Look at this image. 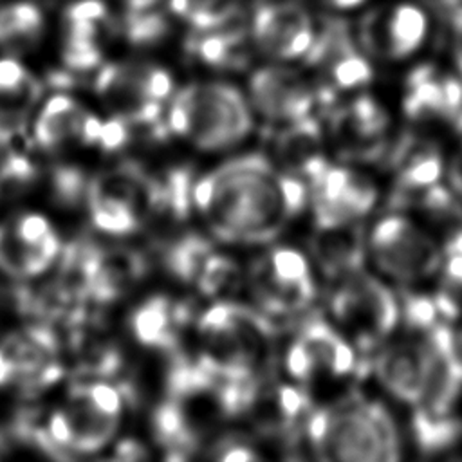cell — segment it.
I'll use <instances>...</instances> for the list:
<instances>
[{
  "mask_svg": "<svg viewBox=\"0 0 462 462\" xmlns=\"http://www.w3.org/2000/svg\"><path fill=\"white\" fill-rule=\"evenodd\" d=\"M309 186L267 157H235L193 184V204L211 233L229 244H267L305 208Z\"/></svg>",
  "mask_w": 462,
  "mask_h": 462,
  "instance_id": "cell-1",
  "label": "cell"
},
{
  "mask_svg": "<svg viewBox=\"0 0 462 462\" xmlns=\"http://www.w3.org/2000/svg\"><path fill=\"white\" fill-rule=\"evenodd\" d=\"M305 437L318 458L346 462H392L401 457L392 413L377 401L357 395L312 410Z\"/></svg>",
  "mask_w": 462,
  "mask_h": 462,
  "instance_id": "cell-2",
  "label": "cell"
},
{
  "mask_svg": "<svg viewBox=\"0 0 462 462\" xmlns=\"http://www.w3.org/2000/svg\"><path fill=\"white\" fill-rule=\"evenodd\" d=\"M274 334L271 316L260 309L217 301L199 316L197 357L220 379H249L263 374Z\"/></svg>",
  "mask_w": 462,
  "mask_h": 462,
  "instance_id": "cell-3",
  "label": "cell"
},
{
  "mask_svg": "<svg viewBox=\"0 0 462 462\" xmlns=\"http://www.w3.org/2000/svg\"><path fill=\"white\" fill-rule=\"evenodd\" d=\"M462 399V365L453 350V327L440 321L428 332V366L419 401L411 406V437L424 455L451 448L462 435L457 408Z\"/></svg>",
  "mask_w": 462,
  "mask_h": 462,
  "instance_id": "cell-4",
  "label": "cell"
},
{
  "mask_svg": "<svg viewBox=\"0 0 462 462\" xmlns=\"http://www.w3.org/2000/svg\"><path fill=\"white\" fill-rule=\"evenodd\" d=\"M171 134L193 146L217 152L245 139L253 117L242 92L227 83H193L179 90L166 114Z\"/></svg>",
  "mask_w": 462,
  "mask_h": 462,
  "instance_id": "cell-5",
  "label": "cell"
},
{
  "mask_svg": "<svg viewBox=\"0 0 462 462\" xmlns=\"http://www.w3.org/2000/svg\"><path fill=\"white\" fill-rule=\"evenodd\" d=\"M128 390L106 381L79 383L70 388L61 408L45 422L51 442L61 458L103 449L116 435Z\"/></svg>",
  "mask_w": 462,
  "mask_h": 462,
  "instance_id": "cell-6",
  "label": "cell"
},
{
  "mask_svg": "<svg viewBox=\"0 0 462 462\" xmlns=\"http://www.w3.org/2000/svg\"><path fill=\"white\" fill-rule=\"evenodd\" d=\"M94 88L114 117L144 130L153 141L170 134L162 103L173 90V79L164 67L150 61L110 63L97 72Z\"/></svg>",
  "mask_w": 462,
  "mask_h": 462,
  "instance_id": "cell-7",
  "label": "cell"
},
{
  "mask_svg": "<svg viewBox=\"0 0 462 462\" xmlns=\"http://www.w3.org/2000/svg\"><path fill=\"white\" fill-rule=\"evenodd\" d=\"M330 310L336 321L352 334L359 350L375 348L401 321L395 294L363 269L337 280L330 294Z\"/></svg>",
  "mask_w": 462,
  "mask_h": 462,
  "instance_id": "cell-8",
  "label": "cell"
},
{
  "mask_svg": "<svg viewBox=\"0 0 462 462\" xmlns=\"http://www.w3.org/2000/svg\"><path fill=\"white\" fill-rule=\"evenodd\" d=\"M366 244L377 269L399 283L422 282L440 269L442 249L437 240L402 215L377 220Z\"/></svg>",
  "mask_w": 462,
  "mask_h": 462,
  "instance_id": "cell-9",
  "label": "cell"
},
{
  "mask_svg": "<svg viewBox=\"0 0 462 462\" xmlns=\"http://www.w3.org/2000/svg\"><path fill=\"white\" fill-rule=\"evenodd\" d=\"M249 291L267 316H294L305 310L316 294L307 258L291 247H273L249 271Z\"/></svg>",
  "mask_w": 462,
  "mask_h": 462,
  "instance_id": "cell-10",
  "label": "cell"
},
{
  "mask_svg": "<svg viewBox=\"0 0 462 462\" xmlns=\"http://www.w3.org/2000/svg\"><path fill=\"white\" fill-rule=\"evenodd\" d=\"M303 58L318 74L316 90L321 105L334 103L339 90L357 88L372 79L370 61L356 47L350 25L343 18H325Z\"/></svg>",
  "mask_w": 462,
  "mask_h": 462,
  "instance_id": "cell-11",
  "label": "cell"
},
{
  "mask_svg": "<svg viewBox=\"0 0 462 462\" xmlns=\"http://www.w3.org/2000/svg\"><path fill=\"white\" fill-rule=\"evenodd\" d=\"M357 366L350 343L319 314H310L287 348L285 368L300 383L314 381L319 375L345 377Z\"/></svg>",
  "mask_w": 462,
  "mask_h": 462,
  "instance_id": "cell-12",
  "label": "cell"
},
{
  "mask_svg": "<svg viewBox=\"0 0 462 462\" xmlns=\"http://www.w3.org/2000/svg\"><path fill=\"white\" fill-rule=\"evenodd\" d=\"M60 253L61 240L43 215L25 213L0 224V273L9 278L40 276Z\"/></svg>",
  "mask_w": 462,
  "mask_h": 462,
  "instance_id": "cell-13",
  "label": "cell"
},
{
  "mask_svg": "<svg viewBox=\"0 0 462 462\" xmlns=\"http://www.w3.org/2000/svg\"><path fill=\"white\" fill-rule=\"evenodd\" d=\"M307 186L316 227L359 222L377 202V188L368 177L330 162Z\"/></svg>",
  "mask_w": 462,
  "mask_h": 462,
  "instance_id": "cell-14",
  "label": "cell"
},
{
  "mask_svg": "<svg viewBox=\"0 0 462 462\" xmlns=\"http://www.w3.org/2000/svg\"><path fill=\"white\" fill-rule=\"evenodd\" d=\"M390 117L370 96H359L336 108L328 121L330 139L343 161L372 162L386 150Z\"/></svg>",
  "mask_w": 462,
  "mask_h": 462,
  "instance_id": "cell-15",
  "label": "cell"
},
{
  "mask_svg": "<svg viewBox=\"0 0 462 462\" xmlns=\"http://www.w3.org/2000/svg\"><path fill=\"white\" fill-rule=\"evenodd\" d=\"M428 34V16L415 4L368 11L359 23L365 52L381 60H404L420 49Z\"/></svg>",
  "mask_w": 462,
  "mask_h": 462,
  "instance_id": "cell-16",
  "label": "cell"
},
{
  "mask_svg": "<svg viewBox=\"0 0 462 462\" xmlns=\"http://www.w3.org/2000/svg\"><path fill=\"white\" fill-rule=\"evenodd\" d=\"M314 36L310 14L300 2L256 4L251 40L265 56L274 60L303 58Z\"/></svg>",
  "mask_w": 462,
  "mask_h": 462,
  "instance_id": "cell-17",
  "label": "cell"
},
{
  "mask_svg": "<svg viewBox=\"0 0 462 462\" xmlns=\"http://www.w3.org/2000/svg\"><path fill=\"white\" fill-rule=\"evenodd\" d=\"M249 96L254 110L274 123H291L305 117L318 103V90L300 72L267 65L249 79Z\"/></svg>",
  "mask_w": 462,
  "mask_h": 462,
  "instance_id": "cell-18",
  "label": "cell"
},
{
  "mask_svg": "<svg viewBox=\"0 0 462 462\" xmlns=\"http://www.w3.org/2000/svg\"><path fill=\"white\" fill-rule=\"evenodd\" d=\"M404 114L415 123H448L462 132V74L419 65L406 79Z\"/></svg>",
  "mask_w": 462,
  "mask_h": 462,
  "instance_id": "cell-19",
  "label": "cell"
},
{
  "mask_svg": "<svg viewBox=\"0 0 462 462\" xmlns=\"http://www.w3.org/2000/svg\"><path fill=\"white\" fill-rule=\"evenodd\" d=\"M0 348L13 365V383L27 395L51 386L63 374L58 339L45 327H32L25 332L13 334Z\"/></svg>",
  "mask_w": 462,
  "mask_h": 462,
  "instance_id": "cell-20",
  "label": "cell"
},
{
  "mask_svg": "<svg viewBox=\"0 0 462 462\" xmlns=\"http://www.w3.org/2000/svg\"><path fill=\"white\" fill-rule=\"evenodd\" d=\"M428 366V332L410 334L384 346L374 361V370L386 392L413 406L422 392Z\"/></svg>",
  "mask_w": 462,
  "mask_h": 462,
  "instance_id": "cell-21",
  "label": "cell"
},
{
  "mask_svg": "<svg viewBox=\"0 0 462 462\" xmlns=\"http://www.w3.org/2000/svg\"><path fill=\"white\" fill-rule=\"evenodd\" d=\"M103 121L87 112L67 94H56L45 101L38 112L32 132L34 141L43 150H56L70 141L97 144Z\"/></svg>",
  "mask_w": 462,
  "mask_h": 462,
  "instance_id": "cell-22",
  "label": "cell"
},
{
  "mask_svg": "<svg viewBox=\"0 0 462 462\" xmlns=\"http://www.w3.org/2000/svg\"><path fill=\"white\" fill-rule=\"evenodd\" d=\"M191 319L193 310L188 303L157 294L135 307L130 314V330L139 345L173 354Z\"/></svg>",
  "mask_w": 462,
  "mask_h": 462,
  "instance_id": "cell-23",
  "label": "cell"
},
{
  "mask_svg": "<svg viewBox=\"0 0 462 462\" xmlns=\"http://www.w3.org/2000/svg\"><path fill=\"white\" fill-rule=\"evenodd\" d=\"M193 184L191 168L182 164L152 175L144 226L153 229L155 236L182 229L195 206Z\"/></svg>",
  "mask_w": 462,
  "mask_h": 462,
  "instance_id": "cell-24",
  "label": "cell"
},
{
  "mask_svg": "<svg viewBox=\"0 0 462 462\" xmlns=\"http://www.w3.org/2000/svg\"><path fill=\"white\" fill-rule=\"evenodd\" d=\"M106 5L101 0H79L65 11V38L61 58L69 70H94L103 58L101 27L106 23Z\"/></svg>",
  "mask_w": 462,
  "mask_h": 462,
  "instance_id": "cell-25",
  "label": "cell"
},
{
  "mask_svg": "<svg viewBox=\"0 0 462 462\" xmlns=\"http://www.w3.org/2000/svg\"><path fill=\"white\" fill-rule=\"evenodd\" d=\"M386 159L395 175L392 197L424 189L439 182L444 173L440 148L415 134H402L395 144L386 150Z\"/></svg>",
  "mask_w": 462,
  "mask_h": 462,
  "instance_id": "cell-26",
  "label": "cell"
},
{
  "mask_svg": "<svg viewBox=\"0 0 462 462\" xmlns=\"http://www.w3.org/2000/svg\"><path fill=\"white\" fill-rule=\"evenodd\" d=\"M274 155L283 171L309 184L328 161L323 155V130L310 114L285 123L273 141Z\"/></svg>",
  "mask_w": 462,
  "mask_h": 462,
  "instance_id": "cell-27",
  "label": "cell"
},
{
  "mask_svg": "<svg viewBox=\"0 0 462 462\" xmlns=\"http://www.w3.org/2000/svg\"><path fill=\"white\" fill-rule=\"evenodd\" d=\"M310 249L321 273L337 282L363 269L368 244L359 222H352L332 227H316Z\"/></svg>",
  "mask_w": 462,
  "mask_h": 462,
  "instance_id": "cell-28",
  "label": "cell"
},
{
  "mask_svg": "<svg viewBox=\"0 0 462 462\" xmlns=\"http://www.w3.org/2000/svg\"><path fill=\"white\" fill-rule=\"evenodd\" d=\"M184 47L189 58L218 70H242L251 61L247 34L233 22L206 31L195 29Z\"/></svg>",
  "mask_w": 462,
  "mask_h": 462,
  "instance_id": "cell-29",
  "label": "cell"
},
{
  "mask_svg": "<svg viewBox=\"0 0 462 462\" xmlns=\"http://www.w3.org/2000/svg\"><path fill=\"white\" fill-rule=\"evenodd\" d=\"M152 431L168 460H186L200 448L202 431L197 419L175 399L166 397L152 415Z\"/></svg>",
  "mask_w": 462,
  "mask_h": 462,
  "instance_id": "cell-30",
  "label": "cell"
},
{
  "mask_svg": "<svg viewBox=\"0 0 462 462\" xmlns=\"http://www.w3.org/2000/svg\"><path fill=\"white\" fill-rule=\"evenodd\" d=\"M153 249L161 267L184 283L197 282L206 260L213 253L209 240L189 229H177L155 236Z\"/></svg>",
  "mask_w": 462,
  "mask_h": 462,
  "instance_id": "cell-31",
  "label": "cell"
},
{
  "mask_svg": "<svg viewBox=\"0 0 462 462\" xmlns=\"http://www.w3.org/2000/svg\"><path fill=\"white\" fill-rule=\"evenodd\" d=\"M390 206L415 209L435 226L462 227V199L451 188L439 182L413 193L390 197Z\"/></svg>",
  "mask_w": 462,
  "mask_h": 462,
  "instance_id": "cell-32",
  "label": "cell"
},
{
  "mask_svg": "<svg viewBox=\"0 0 462 462\" xmlns=\"http://www.w3.org/2000/svg\"><path fill=\"white\" fill-rule=\"evenodd\" d=\"M45 29L43 11L29 0L9 2L0 7V47L22 52L40 42Z\"/></svg>",
  "mask_w": 462,
  "mask_h": 462,
  "instance_id": "cell-33",
  "label": "cell"
},
{
  "mask_svg": "<svg viewBox=\"0 0 462 462\" xmlns=\"http://www.w3.org/2000/svg\"><path fill=\"white\" fill-rule=\"evenodd\" d=\"M439 291L433 294L444 321L462 318V227L451 231L440 262Z\"/></svg>",
  "mask_w": 462,
  "mask_h": 462,
  "instance_id": "cell-34",
  "label": "cell"
},
{
  "mask_svg": "<svg viewBox=\"0 0 462 462\" xmlns=\"http://www.w3.org/2000/svg\"><path fill=\"white\" fill-rule=\"evenodd\" d=\"M168 7L197 31L227 25L238 14V0H168Z\"/></svg>",
  "mask_w": 462,
  "mask_h": 462,
  "instance_id": "cell-35",
  "label": "cell"
},
{
  "mask_svg": "<svg viewBox=\"0 0 462 462\" xmlns=\"http://www.w3.org/2000/svg\"><path fill=\"white\" fill-rule=\"evenodd\" d=\"M170 29L168 18L153 9H128L121 22L123 36L135 47H152L161 43L170 34Z\"/></svg>",
  "mask_w": 462,
  "mask_h": 462,
  "instance_id": "cell-36",
  "label": "cell"
},
{
  "mask_svg": "<svg viewBox=\"0 0 462 462\" xmlns=\"http://www.w3.org/2000/svg\"><path fill=\"white\" fill-rule=\"evenodd\" d=\"M240 282V269L229 256L217 254L215 251L206 260L195 285L204 296H224L236 289Z\"/></svg>",
  "mask_w": 462,
  "mask_h": 462,
  "instance_id": "cell-37",
  "label": "cell"
},
{
  "mask_svg": "<svg viewBox=\"0 0 462 462\" xmlns=\"http://www.w3.org/2000/svg\"><path fill=\"white\" fill-rule=\"evenodd\" d=\"M88 179L74 166H61L52 173V193L63 206H78L87 202Z\"/></svg>",
  "mask_w": 462,
  "mask_h": 462,
  "instance_id": "cell-38",
  "label": "cell"
},
{
  "mask_svg": "<svg viewBox=\"0 0 462 462\" xmlns=\"http://www.w3.org/2000/svg\"><path fill=\"white\" fill-rule=\"evenodd\" d=\"M34 173V166L25 157H7V161L0 166V200L13 199L29 189Z\"/></svg>",
  "mask_w": 462,
  "mask_h": 462,
  "instance_id": "cell-39",
  "label": "cell"
},
{
  "mask_svg": "<svg viewBox=\"0 0 462 462\" xmlns=\"http://www.w3.org/2000/svg\"><path fill=\"white\" fill-rule=\"evenodd\" d=\"M208 457L222 462H247L260 458L256 449L247 440L236 435L220 437L215 444L209 446Z\"/></svg>",
  "mask_w": 462,
  "mask_h": 462,
  "instance_id": "cell-40",
  "label": "cell"
},
{
  "mask_svg": "<svg viewBox=\"0 0 462 462\" xmlns=\"http://www.w3.org/2000/svg\"><path fill=\"white\" fill-rule=\"evenodd\" d=\"M449 188L462 199V144L457 148L446 168Z\"/></svg>",
  "mask_w": 462,
  "mask_h": 462,
  "instance_id": "cell-41",
  "label": "cell"
},
{
  "mask_svg": "<svg viewBox=\"0 0 462 462\" xmlns=\"http://www.w3.org/2000/svg\"><path fill=\"white\" fill-rule=\"evenodd\" d=\"M148 457V451L137 440L126 439L116 446V458L119 460H143Z\"/></svg>",
  "mask_w": 462,
  "mask_h": 462,
  "instance_id": "cell-42",
  "label": "cell"
},
{
  "mask_svg": "<svg viewBox=\"0 0 462 462\" xmlns=\"http://www.w3.org/2000/svg\"><path fill=\"white\" fill-rule=\"evenodd\" d=\"M14 381V372H13V365L9 361V357L5 356V352L0 348V386L2 384H9Z\"/></svg>",
  "mask_w": 462,
  "mask_h": 462,
  "instance_id": "cell-43",
  "label": "cell"
},
{
  "mask_svg": "<svg viewBox=\"0 0 462 462\" xmlns=\"http://www.w3.org/2000/svg\"><path fill=\"white\" fill-rule=\"evenodd\" d=\"M327 5H330L332 9H339V11H348L354 9L357 5H361L365 0H323Z\"/></svg>",
  "mask_w": 462,
  "mask_h": 462,
  "instance_id": "cell-44",
  "label": "cell"
},
{
  "mask_svg": "<svg viewBox=\"0 0 462 462\" xmlns=\"http://www.w3.org/2000/svg\"><path fill=\"white\" fill-rule=\"evenodd\" d=\"M128 9H153L161 0H123Z\"/></svg>",
  "mask_w": 462,
  "mask_h": 462,
  "instance_id": "cell-45",
  "label": "cell"
},
{
  "mask_svg": "<svg viewBox=\"0 0 462 462\" xmlns=\"http://www.w3.org/2000/svg\"><path fill=\"white\" fill-rule=\"evenodd\" d=\"M453 350L462 365V323L457 328H453Z\"/></svg>",
  "mask_w": 462,
  "mask_h": 462,
  "instance_id": "cell-46",
  "label": "cell"
}]
</instances>
